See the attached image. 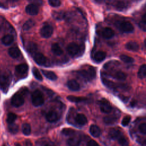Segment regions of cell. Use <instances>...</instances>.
<instances>
[{"mask_svg": "<svg viewBox=\"0 0 146 146\" xmlns=\"http://www.w3.org/2000/svg\"><path fill=\"white\" fill-rule=\"evenodd\" d=\"M28 1L29 2H30L31 3L37 5L38 6H41L43 3V0H28Z\"/></svg>", "mask_w": 146, "mask_h": 146, "instance_id": "45", "label": "cell"}, {"mask_svg": "<svg viewBox=\"0 0 146 146\" xmlns=\"http://www.w3.org/2000/svg\"><path fill=\"white\" fill-rule=\"evenodd\" d=\"M10 86V80L7 76L5 75H0V88L6 92L8 91Z\"/></svg>", "mask_w": 146, "mask_h": 146, "instance_id": "4", "label": "cell"}, {"mask_svg": "<svg viewBox=\"0 0 146 146\" xmlns=\"http://www.w3.org/2000/svg\"><path fill=\"white\" fill-rule=\"evenodd\" d=\"M108 134H109L110 138H111L112 139H115V140H117V139L122 135L120 131L118 129H116V128H112V129H110Z\"/></svg>", "mask_w": 146, "mask_h": 146, "instance_id": "18", "label": "cell"}, {"mask_svg": "<svg viewBox=\"0 0 146 146\" xmlns=\"http://www.w3.org/2000/svg\"><path fill=\"white\" fill-rule=\"evenodd\" d=\"M29 70V67L26 64H20L15 67V71L19 75H23L26 74Z\"/></svg>", "mask_w": 146, "mask_h": 146, "instance_id": "12", "label": "cell"}, {"mask_svg": "<svg viewBox=\"0 0 146 146\" xmlns=\"http://www.w3.org/2000/svg\"><path fill=\"white\" fill-rule=\"evenodd\" d=\"M33 75L34 76H35V78L38 79V80H40V81H42L43 80V78H42V76L41 75V74L40 73L39 71L35 67H34L33 68Z\"/></svg>", "mask_w": 146, "mask_h": 146, "instance_id": "37", "label": "cell"}, {"mask_svg": "<svg viewBox=\"0 0 146 146\" xmlns=\"http://www.w3.org/2000/svg\"><path fill=\"white\" fill-rule=\"evenodd\" d=\"M87 145H88V146H96V145H98L99 144H98V143L96 141H95V140H90V141L87 143Z\"/></svg>", "mask_w": 146, "mask_h": 146, "instance_id": "46", "label": "cell"}, {"mask_svg": "<svg viewBox=\"0 0 146 146\" xmlns=\"http://www.w3.org/2000/svg\"><path fill=\"white\" fill-rule=\"evenodd\" d=\"M139 26L143 31H145V30H146V16H145V14H143V15L142 17L141 21H140V22L139 23Z\"/></svg>", "mask_w": 146, "mask_h": 146, "instance_id": "33", "label": "cell"}, {"mask_svg": "<svg viewBox=\"0 0 146 146\" xmlns=\"http://www.w3.org/2000/svg\"><path fill=\"white\" fill-rule=\"evenodd\" d=\"M25 145H31L32 143L30 142V140H26V141L25 143Z\"/></svg>", "mask_w": 146, "mask_h": 146, "instance_id": "47", "label": "cell"}, {"mask_svg": "<svg viewBox=\"0 0 146 146\" xmlns=\"http://www.w3.org/2000/svg\"><path fill=\"white\" fill-rule=\"evenodd\" d=\"M75 122L80 125L86 124L87 122V119L86 116L82 113H78L75 117Z\"/></svg>", "mask_w": 146, "mask_h": 146, "instance_id": "11", "label": "cell"}, {"mask_svg": "<svg viewBox=\"0 0 146 146\" xmlns=\"http://www.w3.org/2000/svg\"><path fill=\"white\" fill-rule=\"evenodd\" d=\"M120 59L123 61L125 63H132L134 62V59L131 56H129L128 55H124V54H122L120 56Z\"/></svg>", "mask_w": 146, "mask_h": 146, "instance_id": "34", "label": "cell"}, {"mask_svg": "<svg viewBox=\"0 0 146 146\" xmlns=\"http://www.w3.org/2000/svg\"><path fill=\"white\" fill-rule=\"evenodd\" d=\"M90 133L91 135L95 137H98L100 136L101 132H100V129L96 125H91L90 127Z\"/></svg>", "mask_w": 146, "mask_h": 146, "instance_id": "20", "label": "cell"}, {"mask_svg": "<svg viewBox=\"0 0 146 146\" xmlns=\"http://www.w3.org/2000/svg\"><path fill=\"white\" fill-rule=\"evenodd\" d=\"M125 48L129 51H137L139 48V46L136 42L130 41L126 43Z\"/></svg>", "mask_w": 146, "mask_h": 146, "instance_id": "21", "label": "cell"}, {"mask_svg": "<svg viewBox=\"0 0 146 146\" xmlns=\"http://www.w3.org/2000/svg\"><path fill=\"white\" fill-rule=\"evenodd\" d=\"M113 76L116 79L122 81V80H124L126 79L127 75L124 72L121 71H117L115 73Z\"/></svg>", "mask_w": 146, "mask_h": 146, "instance_id": "27", "label": "cell"}, {"mask_svg": "<svg viewBox=\"0 0 146 146\" xmlns=\"http://www.w3.org/2000/svg\"><path fill=\"white\" fill-rule=\"evenodd\" d=\"M102 81L104 86H106L107 87L110 88V89H113L115 90L117 87H119V86L117 84H115L114 82L105 78H102Z\"/></svg>", "mask_w": 146, "mask_h": 146, "instance_id": "14", "label": "cell"}, {"mask_svg": "<svg viewBox=\"0 0 146 146\" xmlns=\"http://www.w3.org/2000/svg\"><path fill=\"white\" fill-rule=\"evenodd\" d=\"M8 53L9 55L13 58H17L21 55L19 49L17 47H12L9 49Z\"/></svg>", "mask_w": 146, "mask_h": 146, "instance_id": "17", "label": "cell"}, {"mask_svg": "<svg viewBox=\"0 0 146 146\" xmlns=\"http://www.w3.org/2000/svg\"><path fill=\"white\" fill-rule=\"evenodd\" d=\"M14 41V37L10 34H7L4 35L2 38V42L5 46H9Z\"/></svg>", "mask_w": 146, "mask_h": 146, "instance_id": "23", "label": "cell"}, {"mask_svg": "<svg viewBox=\"0 0 146 146\" xmlns=\"http://www.w3.org/2000/svg\"><path fill=\"white\" fill-rule=\"evenodd\" d=\"M33 59L39 65H43L46 62V57L40 52H35L33 55Z\"/></svg>", "mask_w": 146, "mask_h": 146, "instance_id": "9", "label": "cell"}, {"mask_svg": "<svg viewBox=\"0 0 146 146\" xmlns=\"http://www.w3.org/2000/svg\"><path fill=\"white\" fill-rule=\"evenodd\" d=\"M67 144L69 145H79L80 143V140L78 138L72 137L69 139L67 141Z\"/></svg>", "mask_w": 146, "mask_h": 146, "instance_id": "38", "label": "cell"}, {"mask_svg": "<svg viewBox=\"0 0 146 146\" xmlns=\"http://www.w3.org/2000/svg\"><path fill=\"white\" fill-rule=\"evenodd\" d=\"M8 129L10 133H11L13 134H15L18 132V131L19 130V127H18V125L17 124H16L15 123H12L9 124Z\"/></svg>", "mask_w": 146, "mask_h": 146, "instance_id": "29", "label": "cell"}, {"mask_svg": "<svg viewBox=\"0 0 146 146\" xmlns=\"http://www.w3.org/2000/svg\"><path fill=\"white\" fill-rule=\"evenodd\" d=\"M146 74V66L145 64L141 65L138 71L137 76L140 79H144Z\"/></svg>", "mask_w": 146, "mask_h": 146, "instance_id": "26", "label": "cell"}, {"mask_svg": "<svg viewBox=\"0 0 146 146\" xmlns=\"http://www.w3.org/2000/svg\"><path fill=\"white\" fill-rule=\"evenodd\" d=\"M35 25V22L32 19H29L27 21L23 26V29L24 30H29L31 29Z\"/></svg>", "mask_w": 146, "mask_h": 146, "instance_id": "30", "label": "cell"}, {"mask_svg": "<svg viewBox=\"0 0 146 146\" xmlns=\"http://www.w3.org/2000/svg\"><path fill=\"white\" fill-rule=\"evenodd\" d=\"M67 99L71 102H74V103H79L82 102L83 101H85L87 100L86 98L83 97H80V96H72V95H70L67 97Z\"/></svg>", "mask_w": 146, "mask_h": 146, "instance_id": "25", "label": "cell"}, {"mask_svg": "<svg viewBox=\"0 0 146 146\" xmlns=\"http://www.w3.org/2000/svg\"><path fill=\"white\" fill-rule=\"evenodd\" d=\"M24 102L25 99L23 95L18 92L15 94L11 100V104L15 107H19L22 106L24 104Z\"/></svg>", "mask_w": 146, "mask_h": 146, "instance_id": "3", "label": "cell"}, {"mask_svg": "<svg viewBox=\"0 0 146 146\" xmlns=\"http://www.w3.org/2000/svg\"><path fill=\"white\" fill-rule=\"evenodd\" d=\"M115 33L113 30L110 27H105L102 31L103 36L106 39H110L113 36Z\"/></svg>", "mask_w": 146, "mask_h": 146, "instance_id": "16", "label": "cell"}, {"mask_svg": "<svg viewBox=\"0 0 146 146\" xmlns=\"http://www.w3.org/2000/svg\"><path fill=\"white\" fill-rule=\"evenodd\" d=\"M65 13L63 12H54L53 17L56 19H62L65 17Z\"/></svg>", "mask_w": 146, "mask_h": 146, "instance_id": "39", "label": "cell"}, {"mask_svg": "<svg viewBox=\"0 0 146 146\" xmlns=\"http://www.w3.org/2000/svg\"><path fill=\"white\" fill-rule=\"evenodd\" d=\"M62 134H63L66 136H72L75 134V131L71 128H65L62 130Z\"/></svg>", "mask_w": 146, "mask_h": 146, "instance_id": "36", "label": "cell"}, {"mask_svg": "<svg viewBox=\"0 0 146 146\" xmlns=\"http://www.w3.org/2000/svg\"><path fill=\"white\" fill-rule=\"evenodd\" d=\"M27 50L30 53L34 54L37 50V45L33 42H30L27 45Z\"/></svg>", "mask_w": 146, "mask_h": 146, "instance_id": "31", "label": "cell"}, {"mask_svg": "<svg viewBox=\"0 0 146 146\" xmlns=\"http://www.w3.org/2000/svg\"><path fill=\"white\" fill-rule=\"evenodd\" d=\"M117 141L121 145H128V141L127 139L123 135H121L120 137L117 139Z\"/></svg>", "mask_w": 146, "mask_h": 146, "instance_id": "40", "label": "cell"}, {"mask_svg": "<svg viewBox=\"0 0 146 146\" xmlns=\"http://www.w3.org/2000/svg\"><path fill=\"white\" fill-rule=\"evenodd\" d=\"M67 87H68V88L72 91H78L80 88V86L79 84L74 79H71L70 80L67 82Z\"/></svg>", "mask_w": 146, "mask_h": 146, "instance_id": "15", "label": "cell"}, {"mask_svg": "<svg viewBox=\"0 0 146 146\" xmlns=\"http://www.w3.org/2000/svg\"><path fill=\"white\" fill-rule=\"evenodd\" d=\"M22 132L23 133V134L26 136H28L31 133V126L28 123H24L22 125Z\"/></svg>", "mask_w": 146, "mask_h": 146, "instance_id": "28", "label": "cell"}, {"mask_svg": "<svg viewBox=\"0 0 146 146\" xmlns=\"http://www.w3.org/2000/svg\"><path fill=\"white\" fill-rule=\"evenodd\" d=\"M31 101L35 107L42 106L44 103V98L43 94L39 90H35L31 95Z\"/></svg>", "mask_w": 146, "mask_h": 146, "instance_id": "1", "label": "cell"}, {"mask_svg": "<svg viewBox=\"0 0 146 146\" xmlns=\"http://www.w3.org/2000/svg\"><path fill=\"white\" fill-rule=\"evenodd\" d=\"M53 33V28L49 25L43 26L40 30V35L45 38H48L51 36Z\"/></svg>", "mask_w": 146, "mask_h": 146, "instance_id": "6", "label": "cell"}, {"mask_svg": "<svg viewBox=\"0 0 146 146\" xmlns=\"http://www.w3.org/2000/svg\"><path fill=\"white\" fill-rule=\"evenodd\" d=\"M116 7H117V9L118 10H123L126 7V5L125 4V3L124 2L119 1L117 3Z\"/></svg>", "mask_w": 146, "mask_h": 146, "instance_id": "44", "label": "cell"}, {"mask_svg": "<svg viewBox=\"0 0 146 146\" xmlns=\"http://www.w3.org/2000/svg\"><path fill=\"white\" fill-rule=\"evenodd\" d=\"M17 116L15 113L13 112H10L8 113L7 116V122L8 123V124L14 123L17 119Z\"/></svg>", "mask_w": 146, "mask_h": 146, "instance_id": "35", "label": "cell"}, {"mask_svg": "<svg viewBox=\"0 0 146 146\" xmlns=\"http://www.w3.org/2000/svg\"><path fill=\"white\" fill-rule=\"evenodd\" d=\"M25 10L27 14L30 15H35L38 13L39 8L37 5L30 3L26 7Z\"/></svg>", "mask_w": 146, "mask_h": 146, "instance_id": "8", "label": "cell"}, {"mask_svg": "<svg viewBox=\"0 0 146 146\" xmlns=\"http://www.w3.org/2000/svg\"><path fill=\"white\" fill-rule=\"evenodd\" d=\"M67 51L70 55L71 56H74L79 52L80 47L78 44L72 42L69 43L67 46Z\"/></svg>", "mask_w": 146, "mask_h": 146, "instance_id": "7", "label": "cell"}, {"mask_svg": "<svg viewBox=\"0 0 146 146\" xmlns=\"http://www.w3.org/2000/svg\"><path fill=\"white\" fill-rule=\"evenodd\" d=\"M88 76V79H94L96 76V70L95 69L92 67H89L87 70H86Z\"/></svg>", "mask_w": 146, "mask_h": 146, "instance_id": "32", "label": "cell"}, {"mask_svg": "<svg viewBox=\"0 0 146 146\" xmlns=\"http://www.w3.org/2000/svg\"><path fill=\"white\" fill-rule=\"evenodd\" d=\"M46 119L50 123H54L59 119L58 114L54 111H50L46 115Z\"/></svg>", "mask_w": 146, "mask_h": 146, "instance_id": "10", "label": "cell"}, {"mask_svg": "<svg viewBox=\"0 0 146 146\" xmlns=\"http://www.w3.org/2000/svg\"><path fill=\"white\" fill-rule=\"evenodd\" d=\"M42 74L48 79L51 80H56L58 78L57 75L55 74V73H54L52 71H48V70H42Z\"/></svg>", "mask_w": 146, "mask_h": 146, "instance_id": "19", "label": "cell"}, {"mask_svg": "<svg viewBox=\"0 0 146 146\" xmlns=\"http://www.w3.org/2000/svg\"><path fill=\"white\" fill-rule=\"evenodd\" d=\"M99 105L100 106V111L105 113H109L112 111V107L110 103L105 99H102L99 100Z\"/></svg>", "mask_w": 146, "mask_h": 146, "instance_id": "5", "label": "cell"}, {"mask_svg": "<svg viewBox=\"0 0 146 146\" xmlns=\"http://www.w3.org/2000/svg\"><path fill=\"white\" fill-rule=\"evenodd\" d=\"M116 26L120 31L124 33H132L134 30L132 24L128 21H124L119 22L116 23Z\"/></svg>", "mask_w": 146, "mask_h": 146, "instance_id": "2", "label": "cell"}, {"mask_svg": "<svg viewBox=\"0 0 146 146\" xmlns=\"http://www.w3.org/2000/svg\"><path fill=\"white\" fill-rule=\"evenodd\" d=\"M139 130L140 133L143 135H145L146 133V124L145 123H141L139 127Z\"/></svg>", "mask_w": 146, "mask_h": 146, "instance_id": "43", "label": "cell"}, {"mask_svg": "<svg viewBox=\"0 0 146 146\" xmlns=\"http://www.w3.org/2000/svg\"><path fill=\"white\" fill-rule=\"evenodd\" d=\"M94 1L95 2H98V3H102V2H103L104 1V0H94Z\"/></svg>", "mask_w": 146, "mask_h": 146, "instance_id": "48", "label": "cell"}, {"mask_svg": "<svg viewBox=\"0 0 146 146\" xmlns=\"http://www.w3.org/2000/svg\"><path fill=\"white\" fill-rule=\"evenodd\" d=\"M106 53L102 51L96 52L94 56V58L96 62H102L106 58Z\"/></svg>", "mask_w": 146, "mask_h": 146, "instance_id": "22", "label": "cell"}, {"mask_svg": "<svg viewBox=\"0 0 146 146\" xmlns=\"http://www.w3.org/2000/svg\"><path fill=\"white\" fill-rule=\"evenodd\" d=\"M117 117L113 115H108L103 117V121L107 125H112L117 121Z\"/></svg>", "mask_w": 146, "mask_h": 146, "instance_id": "13", "label": "cell"}, {"mask_svg": "<svg viewBox=\"0 0 146 146\" xmlns=\"http://www.w3.org/2000/svg\"><path fill=\"white\" fill-rule=\"evenodd\" d=\"M48 3L52 7H59L61 5L60 0H48Z\"/></svg>", "mask_w": 146, "mask_h": 146, "instance_id": "42", "label": "cell"}, {"mask_svg": "<svg viewBox=\"0 0 146 146\" xmlns=\"http://www.w3.org/2000/svg\"><path fill=\"white\" fill-rule=\"evenodd\" d=\"M51 50L55 55L58 56L62 55L63 53L62 49L57 43H54L51 45Z\"/></svg>", "mask_w": 146, "mask_h": 146, "instance_id": "24", "label": "cell"}, {"mask_svg": "<svg viewBox=\"0 0 146 146\" xmlns=\"http://www.w3.org/2000/svg\"><path fill=\"white\" fill-rule=\"evenodd\" d=\"M131 117L129 115H127V116H124L121 121L122 125H123V126L128 125L131 121Z\"/></svg>", "mask_w": 146, "mask_h": 146, "instance_id": "41", "label": "cell"}]
</instances>
